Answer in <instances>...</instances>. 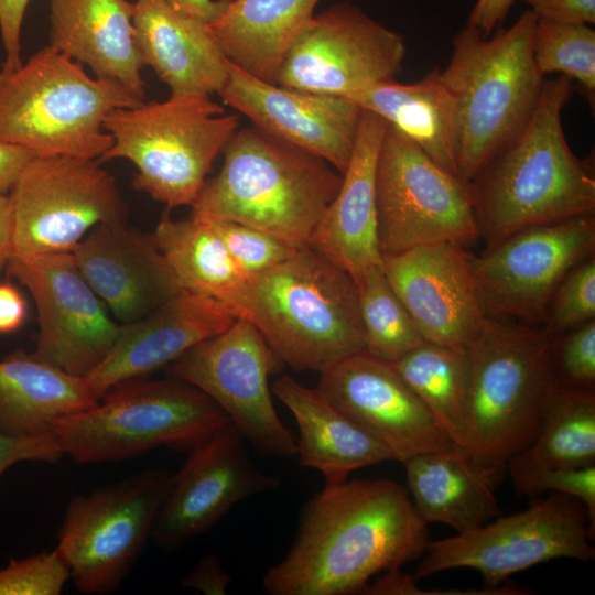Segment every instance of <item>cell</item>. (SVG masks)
<instances>
[{
    "label": "cell",
    "mask_w": 595,
    "mask_h": 595,
    "mask_svg": "<svg viewBox=\"0 0 595 595\" xmlns=\"http://www.w3.org/2000/svg\"><path fill=\"white\" fill-rule=\"evenodd\" d=\"M429 541L405 487L346 479L307 502L291 549L262 586L270 595L360 593L374 576L421 558Z\"/></svg>",
    "instance_id": "1"
},
{
    "label": "cell",
    "mask_w": 595,
    "mask_h": 595,
    "mask_svg": "<svg viewBox=\"0 0 595 595\" xmlns=\"http://www.w3.org/2000/svg\"><path fill=\"white\" fill-rule=\"evenodd\" d=\"M573 88L565 75L544 78L527 123L468 182L487 246L530 226L594 214L593 162L573 153L562 127Z\"/></svg>",
    "instance_id": "2"
},
{
    "label": "cell",
    "mask_w": 595,
    "mask_h": 595,
    "mask_svg": "<svg viewBox=\"0 0 595 595\" xmlns=\"http://www.w3.org/2000/svg\"><path fill=\"white\" fill-rule=\"evenodd\" d=\"M281 364L318 374L365 351L358 290L339 266L310 246L255 275L231 305Z\"/></svg>",
    "instance_id": "3"
},
{
    "label": "cell",
    "mask_w": 595,
    "mask_h": 595,
    "mask_svg": "<svg viewBox=\"0 0 595 595\" xmlns=\"http://www.w3.org/2000/svg\"><path fill=\"white\" fill-rule=\"evenodd\" d=\"M553 337L545 329L489 317L467 348L458 446L496 484L509 459L536 436L556 385Z\"/></svg>",
    "instance_id": "4"
},
{
    "label": "cell",
    "mask_w": 595,
    "mask_h": 595,
    "mask_svg": "<svg viewBox=\"0 0 595 595\" xmlns=\"http://www.w3.org/2000/svg\"><path fill=\"white\" fill-rule=\"evenodd\" d=\"M223 154L220 171L205 181L191 216L230 220L310 246L342 174L256 127L238 128Z\"/></svg>",
    "instance_id": "5"
},
{
    "label": "cell",
    "mask_w": 595,
    "mask_h": 595,
    "mask_svg": "<svg viewBox=\"0 0 595 595\" xmlns=\"http://www.w3.org/2000/svg\"><path fill=\"white\" fill-rule=\"evenodd\" d=\"M537 19L526 10L489 36L466 25L453 39L441 77L454 108L457 176L466 183L534 110L544 82L532 54Z\"/></svg>",
    "instance_id": "6"
},
{
    "label": "cell",
    "mask_w": 595,
    "mask_h": 595,
    "mask_svg": "<svg viewBox=\"0 0 595 595\" xmlns=\"http://www.w3.org/2000/svg\"><path fill=\"white\" fill-rule=\"evenodd\" d=\"M143 101L115 80L88 76L78 62L48 45L17 68L2 67L0 140L37 156L96 160L113 143L105 118Z\"/></svg>",
    "instance_id": "7"
},
{
    "label": "cell",
    "mask_w": 595,
    "mask_h": 595,
    "mask_svg": "<svg viewBox=\"0 0 595 595\" xmlns=\"http://www.w3.org/2000/svg\"><path fill=\"white\" fill-rule=\"evenodd\" d=\"M230 423L196 387L171 377L125 381L98 402L57 419L51 431L78 464L138 457L159 446L188 451Z\"/></svg>",
    "instance_id": "8"
},
{
    "label": "cell",
    "mask_w": 595,
    "mask_h": 595,
    "mask_svg": "<svg viewBox=\"0 0 595 595\" xmlns=\"http://www.w3.org/2000/svg\"><path fill=\"white\" fill-rule=\"evenodd\" d=\"M239 128V117L225 113L209 95L170 96L118 108L104 121L113 139L98 159H127L137 167L136 191L169 209L192 206L216 156Z\"/></svg>",
    "instance_id": "9"
},
{
    "label": "cell",
    "mask_w": 595,
    "mask_h": 595,
    "mask_svg": "<svg viewBox=\"0 0 595 595\" xmlns=\"http://www.w3.org/2000/svg\"><path fill=\"white\" fill-rule=\"evenodd\" d=\"M172 474L152 467L67 504L57 545L74 586L88 595L116 592L151 540Z\"/></svg>",
    "instance_id": "10"
},
{
    "label": "cell",
    "mask_w": 595,
    "mask_h": 595,
    "mask_svg": "<svg viewBox=\"0 0 595 595\" xmlns=\"http://www.w3.org/2000/svg\"><path fill=\"white\" fill-rule=\"evenodd\" d=\"M595 528L585 505L552 493L527 509L456 536L429 541L412 576L421 580L452 569H473L487 586L555 559L593 562Z\"/></svg>",
    "instance_id": "11"
},
{
    "label": "cell",
    "mask_w": 595,
    "mask_h": 595,
    "mask_svg": "<svg viewBox=\"0 0 595 595\" xmlns=\"http://www.w3.org/2000/svg\"><path fill=\"white\" fill-rule=\"evenodd\" d=\"M375 201L381 256L479 238L468 183L390 125L378 153Z\"/></svg>",
    "instance_id": "12"
},
{
    "label": "cell",
    "mask_w": 595,
    "mask_h": 595,
    "mask_svg": "<svg viewBox=\"0 0 595 595\" xmlns=\"http://www.w3.org/2000/svg\"><path fill=\"white\" fill-rule=\"evenodd\" d=\"M9 196L12 258L72 252L97 225L128 218L115 177L95 160L35 156Z\"/></svg>",
    "instance_id": "13"
},
{
    "label": "cell",
    "mask_w": 595,
    "mask_h": 595,
    "mask_svg": "<svg viewBox=\"0 0 595 595\" xmlns=\"http://www.w3.org/2000/svg\"><path fill=\"white\" fill-rule=\"evenodd\" d=\"M594 214L530 226L487 246L473 256L486 314L530 326L544 324L559 284L594 256Z\"/></svg>",
    "instance_id": "14"
},
{
    "label": "cell",
    "mask_w": 595,
    "mask_h": 595,
    "mask_svg": "<svg viewBox=\"0 0 595 595\" xmlns=\"http://www.w3.org/2000/svg\"><path fill=\"white\" fill-rule=\"evenodd\" d=\"M279 364L260 332L237 317L173 361L170 371L207 394L259 450L292 457L296 442L275 411L268 383Z\"/></svg>",
    "instance_id": "15"
},
{
    "label": "cell",
    "mask_w": 595,
    "mask_h": 595,
    "mask_svg": "<svg viewBox=\"0 0 595 595\" xmlns=\"http://www.w3.org/2000/svg\"><path fill=\"white\" fill-rule=\"evenodd\" d=\"M405 53L401 34L344 1L313 15L285 56L277 84L345 97L393 79Z\"/></svg>",
    "instance_id": "16"
},
{
    "label": "cell",
    "mask_w": 595,
    "mask_h": 595,
    "mask_svg": "<svg viewBox=\"0 0 595 595\" xmlns=\"http://www.w3.org/2000/svg\"><path fill=\"white\" fill-rule=\"evenodd\" d=\"M8 270L32 294L37 311L36 358L86 378L108 356L121 324L91 289L72 252L11 258Z\"/></svg>",
    "instance_id": "17"
},
{
    "label": "cell",
    "mask_w": 595,
    "mask_h": 595,
    "mask_svg": "<svg viewBox=\"0 0 595 595\" xmlns=\"http://www.w3.org/2000/svg\"><path fill=\"white\" fill-rule=\"evenodd\" d=\"M244 440L228 423L188 450L155 520L151 541L158 548L178 549L208 531L241 500L281 485L253 465Z\"/></svg>",
    "instance_id": "18"
},
{
    "label": "cell",
    "mask_w": 595,
    "mask_h": 595,
    "mask_svg": "<svg viewBox=\"0 0 595 595\" xmlns=\"http://www.w3.org/2000/svg\"><path fill=\"white\" fill-rule=\"evenodd\" d=\"M316 389L397 462L454 446L392 364L367 351L344 357L320 372Z\"/></svg>",
    "instance_id": "19"
},
{
    "label": "cell",
    "mask_w": 595,
    "mask_h": 595,
    "mask_svg": "<svg viewBox=\"0 0 595 595\" xmlns=\"http://www.w3.org/2000/svg\"><path fill=\"white\" fill-rule=\"evenodd\" d=\"M473 256L450 242L382 256L385 275L425 342L467 349L485 327Z\"/></svg>",
    "instance_id": "20"
},
{
    "label": "cell",
    "mask_w": 595,
    "mask_h": 595,
    "mask_svg": "<svg viewBox=\"0 0 595 595\" xmlns=\"http://www.w3.org/2000/svg\"><path fill=\"white\" fill-rule=\"evenodd\" d=\"M253 127L316 155L343 174L349 163L363 109L340 97L263 82L228 61L217 93Z\"/></svg>",
    "instance_id": "21"
},
{
    "label": "cell",
    "mask_w": 595,
    "mask_h": 595,
    "mask_svg": "<svg viewBox=\"0 0 595 595\" xmlns=\"http://www.w3.org/2000/svg\"><path fill=\"white\" fill-rule=\"evenodd\" d=\"M237 318L235 312L212 296L181 290L144 317L121 324L104 361L85 378L99 400L113 387L145 378L171 365L199 342Z\"/></svg>",
    "instance_id": "22"
},
{
    "label": "cell",
    "mask_w": 595,
    "mask_h": 595,
    "mask_svg": "<svg viewBox=\"0 0 595 595\" xmlns=\"http://www.w3.org/2000/svg\"><path fill=\"white\" fill-rule=\"evenodd\" d=\"M72 255L121 324L144 317L181 291L153 234L129 227L127 221L97 225Z\"/></svg>",
    "instance_id": "23"
},
{
    "label": "cell",
    "mask_w": 595,
    "mask_h": 595,
    "mask_svg": "<svg viewBox=\"0 0 595 595\" xmlns=\"http://www.w3.org/2000/svg\"><path fill=\"white\" fill-rule=\"evenodd\" d=\"M388 122L363 109L349 163L340 186L312 237L314 248L344 269L357 283L381 266L377 240L375 176Z\"/></svg>",
    "instance_id": "24"
},
{
    "label": "cell",
    "mask_w": 595,
    "mask_h": 595,
    "mask_svg": "<svg viewBox=\"0 0 595 595\" xmlns=\"http://www.w3.org/2000/svg\"><path fill=\"white\" fill-rule=\"evenodd\" d=\"M133 29L143 66L155 72L172 96L217 94L223 87L228 60L209 24L165 0H136Z\"/></svg>",
    "instance_id": "25"
},
{
    "label": "cell",
    "mask_w": 595,
    "mask_h": 595,
    "mask_svg": "<svg viewBox=\"0 0 595 595\" xmlns=\"http://www.w3.org/2000/svg\"><path fill=\"white\" fill-rule=\"evenodd\" d=\"M133 13L128 0H51L50 46L144 99Z\"/></svg>",
    "instance_id": "26"
},
{
    "label": "cell",
    "mask_w": 595,
    "mask_h": 595,
    "mask_svg": "<svg viewBox=\"0 0 595 595\" xmlns=\"http://www.w3.org/2000/svg\"><path fill=\"white\" fill-rule=\"evenodd\" d=\"M271 391L295 419L300 465L318 470L325 486L346 480L357 469L394 461L383 444L333 407L316 388L283 376L273 382Z\"/></svg>",
    "instance_id": "27"
},
{
    "label": "cell",
    "mask_w": 595,
    "mask_h": 595,
    "mask_svg": "<svg viewBox=\"0 0 595 595\" xmlns=\"http://www.w3.org/2000/svg\"><path fill=\"white\" fill-rule=\"evenodd\" d=\"M403 465L408 493L426 524L443 523L462 533L501 515L496 483L459 447L418 454Z\"/></svg>",
    "instance_id": "28"
},
{
    "label": "cell",
    "mask_w": 595,
    "mask_h": 595,
    "mask_svg": "<svg viewBox=\"0 0 595 595\" xmlns=\"http://www.w3.org/2000/svg\"><path fill=\"white\" fill-rule=\"evenodd\" d=\"M321 0H231L209 24L227 60L277 84L280 68Z\"/></svg>",
    "instance_id": "29"
},
{
    "label": "cell",
    "mask_w": 595,
    "mask_h": 595,
    "mask_svg": "<svg viewBox=\"0 0 595 595\" xmlns=\"http://www.w3.org/2000/svg\"><path fill=\"white\" fill-rule=\"evenodd\" d=\"M345 98L383 118L441 167L457 175L454 108L439 67L415 83L388 79Z\"/></svg>",
    "instance_id": "30"
},
{
    "label": "cell",
    "mask_w": 595,
    "mask_h": 595,
    "mask_svg": "<svg viewBox=\"0 0 595 595\" xmlns=\"http://www.w3.org/2000/svg\"><path fill=\"white\" fill-rule=\"evenodd\" d=\"M85 378L14 351L0 359V430L12 435L50 432L54 422L95 405Z\"/></svg>",
    "instance_id": "31"
},
{
    "label": "cell",
    "mask_w": 595,
    "mask_h": 595,
    "mask_svg": "<svg viewBox=\"0 0 595 595\" xmlns=\"http://www.w3.org/2000/svg\"><path fill=\"white\" fill-rule=\"evenodd\" d=\"M152 234L181 290L212 296L231 309L247 277L206 220L164 215Z\"/></svg>",
    "instance_id": "32"
},
{
    "label": "cell",
    "mask_w": 595,
    "mask_h": 595,
    "mask_svg": "<svg viewBox=\"0 0 595 595\" xmlns=\"http://www.w3.org/2000/svg\"><path fill=\"white\" fill-rule=\"evenodd\" d=\"M595 466V393L555 385L538 432L506 469Z\"/></svg>",
    "instance_id": "33"
},
{
    "label": "cell",
    "mask_w": 595,
    "mask_h": 595,
    "mask_svg": "<svg viewBox=\"0 0 595 595\" xmlns=\"http://www.w3.org/2000/svg\"><path fill=\"white\" fill-rule=\"evenodd\" d=\"M467 349L424 342L392 366L455 446L463 434Z\"/></svg>",
    "instance_id": "34"
},
{
    "label": "cell",
    "mask_w": 595,
    "mask_h": 595,
    "mask_svg": "<svg viewBox=\"0 0 595 595\" xmlns=\"http://www.w3.org/2000/svg\"><path fill=\"white\" fill-rule=\"evenodd\" d=\"M356 285L365 351L392 364L425 342L388 282L382 266L369 270Z\"/></svg>",
    "instance_id": "35"
},
{
    "label": "cell",
    "mask_w": 595,
    "mask_h": 595,
    "mask_svg": "<svg viewBox=\"0 0 595 595\" xmlns=\"http://www.w3.org/2000/svg\"><path fill=\"white\" fill-rule=\"evenodd\" d=\"M532 54L543 76L558 72L575 79L594 100L595 31L587 23L537 19Z\"/></svg>",
    "instance_id": "36"
},
{
    "label": "cell",
    "mask_w": 595,
    "mask_h": 595,
    "mask_svg": "<svg viewBox=\"0 0 595 595\" xmlns=\"http://www.w3.org/2000/svg\"><path fill=\"white\" fill-rule=\"evenodd\" d=\"M204 220L221 239L247 278L283 262L300 248L278 236L244 224L230 220Z\"/></svg>",
    "instance_id": "37"
},
{
    "label": "cell",
    "mask_w": 595,
    "mask_h": 595,
    "mask_svg": "<svg viewBox=\"0 0 595 595\" xmlns=\"http://www.w3.org/2000/svg\"><path fill=\"white\" fill-rule=\"evenodd\" d=\"M595 317L594 256L576 264L559 284L551 300L545 332L562 335Z\"/></svg>",
    "instance_id": "38"
},
{
    "label": "cell",
    "mask_w": 595,
    "mask_h": 595,
    "mask_svg": "<svg viewBox=\"0 0 595 595\" xmlns=\"http://www.w3.org/2000/svg\"><path fill=\"white\" fill-rule=\"evenodd\" d=\"M71 580L67 564L54 548L0 569V595H60Z\"/></svg>",
    "instance_id": "39"
},
{
    "label": "cell",
    "mask_w": 595,
    "mask_h": 595,
    "mask_svg": "<svg viewBox=\"0 0 595 595\" xmlns=\"http://www.w3.org/2000/svg\"><path fill=\"white\" fill-rule=\"evenodd\" d=\"M520 496L561 493L582 501L595 528V466L584 468H529L508 470Z\"/></svg>",
    "instance_id": "40"
},
{
    "label": "cell",
    "mask_w": 595,
    "mask_h": 595,
    "mask_svg": "<svg viewBox=\"0 0 595 595\" xmlns=\"http://www.w3.org/2000/svg\"><path fill=\"white\" fill-rule=\"evenodd\" d=\"M552 369L556 385L594 391L595 321L571 331L560 340L553 338Z\"/></svg>",
    "instance_id": "41"
},
{
    "label": "cell",
    "mask_w": 595,
    "mask_h": 595,
    "mask_svg": "<svg viewBox=\"0 0 595 595\" xmlns=\"http://www.w3.org/2000/svg\"><path fill=\"white\" fill-rule=\"evenodd\" d=\"M63 456L64 453L52 431L34 435H12L0 430V477L14 464H56Z\"/></svg>",
    "instance_id": "42"
},
{
    "label": "cell",
    "mask_w": 595,
    "mask_h": 595,
    "mask_svg": "<svg viewBox=\"0 0 595 595\" xmlns=\"http://www.w3.org/2000/svg\"><path fill=\"white\" fill-rule=\"evenodd\" d=\"M31 0H0V33L6 51L2 67L17 68L21 62V30Z\"/></svg>",
    "instance_id": "43"
},
{
    "label": "cell",
    "mask_w": 595,
    "mask_h": 595,
    "mask_svg": "<svg viewBox=\"0 0 595 595\" xmlns=\"http://www.w3.org/2000/svg\"><path fill=\"white\" fill-rule=\"evenodd\" d=\"M185 588L198 591L205 595H224L231 584V577L214 553L203 555L197 564L181 578Z\"/></svg>",
    "instance_id": "44"
},
{
    "label": "cell",
    "mask_w": 595,
    "mask_h": 595,
    "mask_svg": "<svg viewBox=\"0 0 595 595\" xmlns=\"http://www.w3.org/2000/svg\"><path fill=\"white\" fill-rule=\"evenodd\" d=\"M538 19L594 23L595 0H522Z\"/></svg>",
    "instance_id": "45"
},
{
    "label": "cell",
    "mask_w": 595,
    "mask_h": 595,
    "mask_svg": "<svg viewBox=\"0 0 595 595\" xmlns=\"http://www.w3.org/2000/svg\"><path fill=\"white\" fill-rule=\"evenodd\" d=\"M37 156L33 151L0 140V193L11 192L25 166Z\"/></svg>",
    "instance_id": "46"
},
{
    "label": "cell",
    "mask_w": 595,
    "mask_h": 595,
    "mask_svg": "<svg viewBox=\"0 0 595 595\" xmlns=\"http://www.w3.org/2000/svg\"><path fill=\"white\" fill-rule=\"evenodd\" d=\"M516 0H477L468 18L467 26L489 36L505 21Z\"/></svg>",
    "instance_id": "47"
},
{
    "label": "cell",
    "mask_w": 595,
    "mask_h": 595,
    "mask_svg": "<svg viewBox=\"0 0 595 595\" xmlns=\"http://www.w3.org/2000/svg\"><path fill=\"white\" fill-rule=\"evenodd\" d=\"M28 315V304L17 286L0 282V334L19 329Z\"/></svg>",
    "instance_id": "48"
},
{
    "label": "cell",
    "mask_w": 595,
    "mask_h": 595,
    "mask_svg": "<svg viewBox=\"0 0 595 595\" xmlns=\"http://www.w3.org/2000/svg\"><path fill=\"white\" fill-rule=\"evenodd\" d=\"M177 12L205 22L215 23L231 0H165Z\"/></svg>",
    "instance_id": "49"
},
{
    "label": "cell",
    "mask_w": 595,
    "mask_h": 595,
    "mask_svg": "<svg viewBox=\"0 0 595 595\" xmlns=\"http://www.w3.org/2000/svg\"><path fill=\"white\" fill-rule=\"evenodd\" d=\"M13 255L12 209L10 196L0 193V273L8 267Z\"/></svg>",
    "instance_id": "50"
}]
</instances>
